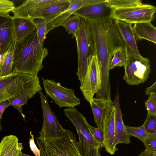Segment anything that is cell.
<instances>
[{
	"label": "cell",
	"instance_id": "2e32d148",
	"mask_svg": "<svg viewBox=\"0 0 156 156\" xmlns=\"http://www.w3.org/2000/svg\"><path fill=\"white\" fill-rule=\"evenodd\" d=\"M15 40L12 16L9 14H0V54L8 49Z\"/></svg>",
	"mask_w": 156,
	"mask_h": 156
},
{
	"label": "cell",
	"instance_id": "e575fe53",
	"mask_svg": "<svg viewBox=\"0 0 156 156\" xmlns=\"http://www.w3.org/2000/svg\"><path fill=\"white\" fill-rule=\"evenodd\" d=\"M89 126L95 139L101 144V148L104 147V137L102 131L99 128L93 127L90 125Z\"/></svg>",
	"mask_w": 156,
	"mask_h": 156
},
{
	"label": "cell",
	"instance_id": "30bf717a",
	"mask_svg": "<svg viewBox=\"0 0 156 156\" xmlns=\"http://www.w3.org/2000/svg\"><path fill=\"white\" fill-rule=\"evenodd\" d=\"M43 118L39 136L44 139L61 137L66 130L62 126L56 116L51 110L48 103L47 96L41 91L39 92Z\"/></svg>",
	"mask_w": 156,
	"mask_h": 156
},
{
	"label": "cell",
	"instance_id": "7a4b0ae2",
	"mask_svg": "<svg viewBox=\"0 0 156 156\" xmlns=\"http://www.w3.org/2000/svg\"><path fill=\"white\" fill-rule=\"evenodd\" d=\"M48 51L41 45L37 30L23 40L16 41L12 73H25L37 76L43 68V61Z\"/></svg>",
	"mask_w": 156,
	"mask_h": 156
},
{
	"label": "cell",
	"instance_id": "ba28073f",
	"mask_svg": "<svg viewBox=\"0 0 156 156\" xmlns=\"http://www.w3.org/2000/svg\"><path fill=\"white\" fill-rule=\"evenodd\" d=\"M124 80L128 84L137 85L144 83L148 78L151 71L148 58L134 56L127 58L124 66Z\"/></svg>",
	"mask_w": 156,
	"mask_h": 156
},
{
	"label": "cell",
	"instance_id": "603a6c76",
	"mask_svg": "<svg viewBox=\"0 0 156 156\" xmlns=\"http://www.w3.org/2000/svg\"><path fill=\"white\" fill-rule=\"evenodd\" d=\"M16 42L14 40L7 50L2 55V61L0 64V77L6 76L12 73Z\"/></svg>",
	"mask_w": 156,
	"mask_h": 156
},
{
	"label": "cell",
	"instance_id": "74e56055",
	"mask_svg": "<svg viewBox=\"0 0 156 156\" xmlns=\"http://www.w3.org/2000/svg\"><path fill=\"white\" fill-rule=\"evenodd\" d=\"M156 94V82H155L151 86L147 88L145 90L146 95H149L151 93Z\"/></svg>",
	"mask_w": 156,
	"mask_h": 156
},
{
	"label": "cell",
	"instance_id": "d6986e66",
	"mask_svg": "<svg viewBox=\"0 0 156 156\" xmlns=\"http://www.w3.org/2000/svg\"><path fill=\"white\" fill-rule=\"evenodd\" d=\"M93 1V0H70L68 8L47 24L46 35L54 28L62 26L64 22L80 7Z\"/></svg>",
	"mask_w": 156,
	"mask_h": 156
},
{
	"label": "cell",
	"instance_id": "8fae6325",
	"mask_svg": "<svg viewBox=\"0 0 156 156\" xmlns=\"http://www.w3.org/2000/svg\"><path fill=\"white\" fill-rule=\"evenodd\" d=\"M104 112L102 131L104 137V148L106 152L113 155L118 150L115 126V108L112 101H104Z\"/></svg>",
	"mask_w": 156,
	"mask_h": 156
},
{
	"label": "cell",
	"instance_id": "60d3db41",
	"mask_svg": "<svg viewBox=\"0 0 156 156\" xmlns=\"http://www.w3.org/2000/svg\"><path fill=\"white\" fill-rule=\"evenodd\" d=\"M0 120L1 119H0V131H1L2 129V127L1 126V121H0Z\"/></svg>",
	"mask_w": 156,
	"mask_h": 156
},
{
	"label": "cell",
	"instance_id": "d4e9b609",
	"mask_svg": "<svg viewBox=\"0 0 156 156\" xmlns=\"http://www.w3.org/2000/svg\"><path fill=\"white\" fill-rule=\"evenodd\" d=\"M103 101L94 98L90 103L95 122L97 128L102 131L104 105Z\"/></svg>",
	"mask_w": 156,
	"mask_h": 156
},
{
	"label": "cell",
	"instance_id": "836d02e7",
	"mask_svg": "<svg viewBox=\"0 0 156 156\" xmlns=\"http://www.w3.org/2000/svg\"><path fill=\"white\" fill-rule=\"evenodd\" d=\"M15 7L12 1L0 0V14H9Z\"/></svg>",
	"mask_w": 156,
	"mask_h": 156
},
{
	"label": "cell",
	"instance_id": "f35d334b",
	"mask_svg": "<svg viewBox=\"0 0 156 156\" xmlns=\"http://www.w3.org/2000/svg\"><path fill=\"white\" fill-rule=\"evenodd\" d=\"M138 156H156V151L145 150Z\"/></svg>",
	"mask_w": 156,
	"mask_h": 156
},
{
	"label": "cell",
	"instance_id": "6da1fadb",
	"mask_svg": "<svg viewBox=\"0 0 156 156\" xmlns=\"http://www.w3.org/2000/svg\"><path fill=\"white\" fill-rule=\"evenodd\" d=\"M89 21L100 77V87L95 98L103 101H110V63L117 50L125 49L124 44L115 20L112 18Z\"/></svg>",
	"mask_w": 156,
	"mask_h": 156
},
{
	"label": "cell",
	"instance_id": "9a60e30c",
	"mask_svg": "<svg viewBox=\"0 0 156 156\" xmlns=\"http://www.w3.org/2000/svg\"><path fill=\"white\" fill-rule=\"evenodd\" d=\"M58 0H27L12 11L13 17L31 20L38 11L56 2Z\"/></svg>",
	"mask_w": 156,
	"mask_h": 156
},
{
	"label": "cell",
	"instance_id": "1f68e13d",
	"mask_svg": "<svg viewBox=\"0 0 156 156\" xmlns=\"http://www.w3.org/2000/svg\"><path fill=\"white\" fill-rule=\"evenodd\" d=\"M142 126L148 133H156V116L147 114Z\"/></svg>",
	"mask_w": 156,
	"mask_h": 156
},
{
	"label": "cell",
	"instance_id": "e0dca14e",
	"mask_svg": "<svg viewBox=\"0 0 156 156\" xmlns=\"http://www.w3.org/2000/svg\"><path fill=\"white\" fill-rule=\"evenodd\" d=\"M113 104L115 108V126L116 144H129L130 136L127 133L121 112L118 92L115 96Z\"/></svg>",
	"mask_w": 156,
	"mask_h": 156
},
{
	"label": "cell",
	"instance_id": "7402d4cb",
	"mask_svg": "<svg viewBox=\"0 0 156 156\" xmlns=\"http://www.w3.org/2000/svg\"><path fill=\"white\" fill-rule=\"evenodd\" d=\"M132 28L136 39L156 44V28L151 22L136 23Z\"/></svg>",
	"mask_w": 156,
	"mask_h": 156
},
{
	"label": "cell",
	"instance_id": "277c9868",
	"mask_svg": "<svg viewBox=\"0 0 156 156\" xmlns=\"http://www.w3.org/2000/svg\"><path fill=\"white\" fill-rule=\"evenodd\" d=\"M36 140L40 156H81L76 136L69 130H66L61 137L44 139L39 136Z\"/></svg>",
	"mask_w": 156,
	"mask_h": 156
},
{
	"label": "cell",
	"instance_id": "9c48e42d",
	"mask_svg": "<svg viewBox=\"0 0 156 156\" xmlns=\"http://www.w3.org/2000/svg\"><path fill=\"white\" fill-rule=\"evenodd\" d=\"M46 96L51 98L60 108H74L80 104V99L76 96L74 90L66 88L54 80L42 78Z\"/></svg>",
	"mask_w": 156,
	"mask_h": 156
},
{
	"label": "cell",
	"instance_id": "f1b7e54d",
	"mask_svg": "<svg viewBox=\"0 0 156 156\" xmlns=\"http://www.w3.org/2000/svg\"><path fill=\"white\" fill-rule=\"evenodd\" d=\"M112 9L125 8L142 4L141 0H106Z\"/></svg>",
	"mask_w": 156,
	"mask_h": 156
},
{
	"label": "cell",
	"instance_id": "4316f807",
	"mask_svg": "<svg viewBox=\"0 0 156 156\" xmlns=\"http://www.w3.org/2000/svg\"><path fill=\"white\" fill-rule=\"evenodd\" d=\"M31 20L36 27L39 43L41 46L43 47L44 41L46 38L45 33L48 23L41 18H34Z\"/></svg>",
	"mask_w": 156,
	"mask_h": 156
},
{
	"label": "cell",
	"instance_id": "52a82bcc",
	"mask_svg": "<svg viewBox=\"0 0 156 156\" xmlns=\"http://www.w3.org/2000/svg\"><path fill=\"white\" fill-rule=\"evenodd\" d=\"M156 7L148 4L112 9V18L132 24L151 22L155 17Z\"/></svg>",
	"mask_w": 156,
	"mask_h": 156
},
{
	"label": "cell",
	"instance_id": "3957f363",
	"mask_svg": "<svg viewBox=\"0 0 156 156\" xmlns=\"http://www.w3.org/2000/svg\"><path fill=\"white\" fill-rule=\"evenodd\" d=\"M64 112L76 128L79 137L77 147L81 156H101V145L94 137L83 115L75 108L64 109Z\"/></svg>",
	"mask_w": 156,
	"mask_h": 156
},
{
	"label": "cell",
	"instance_id": "f546056e",
	"mask_svg": "<svg viewBox=\"0 0 156 156\" xmlns=\"http://www.w3.org/2000/svg\"><path fill=\"white\" fill-rule=\"evenodd\" d=\"M125 128L129 135L137 138L143 143L149 134L142 126L138 127H133L125 125Z\"/></svg>",
	"mask_w": 156,
	"mask_h": 156
},
{
	"label": "cell",
	"instance_id": "d6a6232c",
	"mask_svg": "<svg viewBox=\"0 0 156 156\" xmlns=\"http://www.w3.org/2000/svg\"><path fill=\"white\" fill-rule=\"evenodd\" d=\"M143 143L145 150L156 151V133H149Z\"/></svg>",
	"mask_w": 156,
	"mask_h": 156
},
{
	"label": "cell",
	"instance_id": "7c38bea8",
	"mask_svg": "<svg viewBox=\"0 0 156 156\" xmlns=\"http://www.w3.org/2000/svg\"><path fill=\"white\" fill-rule=\"evenodd\" d=\"M100 84L99 74L96 57L93 55L90 59L83 82L80 89L85 99L90 104L96 94Z\"/></svg>",
	"mask_w": 156,
	"mask_h": 156
},
{
	"label": "cell",
	"instance_id": "4dcf8cb0",
	"mask_svg": "<svg viewBox=\"0 0 156 156\" xmlns=\"http://www.w3.org/2000/svg\"><path fill=\"white\" fill-rule=\"evenodd\" d=\"M145 105L147 114L156 116V94L153 93L149 95Z\"/></svg>",
	"mask_w": 156,
	"mask_h": 156
},
{
	"label": "cell",
	"instance_id": "5b68a950",
	"mask_svg": "<svg viewBox=\"0 0 156 156\" xmlns=\"http://www.w3.org/2000/svg\"><path fill=\"white\" fill-rule=\"evenodd\" d=\"M41 87L37 76L16 73L0 77V102Z\"/></svg>",
	"mask_w": 156,
	"mask_h": 156
},
{
	"label": "cell",
	"instance_id": "b9f144b4",
	"mask_svg": "<svg viewBox=\"0 0 156 156\" xmlns=\"http://www.w3.org/2000/svg\"><path fill=\"white\" fill-rule=\"evenodd\" d=\"M1 54H0V55H1ZM2 55H1V56L0 57V64H1V62H2Z\"/></svg>",
	"mask_w": 156,
	"mask_h": 156
},
{
	"label": "cell",
	"instance_id": "83f0119b",
	"mask_svg": "<svg viewBox=\"0 0 156 156\" xmlns=\"http://www.w3.org/2000/svg\"><path fill=\"white\" fill-rule=\"evenodd\" d=\"M127 59L125 49L120 48L117 50L111 61L109 65L110 70L117 66H124Z\"/></svg>",
	"mask_w": 156,
	"mask_h": 156
},
{
	"label": "cell",
	"instance_id": "cb8c5ba5",
	"mask_svg": "<svg viewBox=\"0 0 156 156\" xmlns=\"http://www.w3.org/2000/svg\"><path fill=\"white\" fill-rule=\"evenodd\" d=\"M42 89L41 87H38L9 99L10 106L15 108L22 116L25 118V115L22 111V106L27 104L29 99L34 97L36 93H39Z\"/></svg>",
	"mask_w": 156,
	"mask_h": 156
},
{
	"label": "cell",
	"instance_id": "8d00e7d4",
	"mask_svg": "<svg viewBox=\"0 0 156 156\" xmlns=\"http://www.w3.org/2000/svg\"><path fill=\"white\" fill-rule=\"evenodd\" d=\"M10 106L9 100H5L0 102V119L2 118V115L5 109Z\"/></svg>",
	"mask_w": 156,
	"mask_h": 156
},
{
	"label": "cell",
	"instance_id": "484cf974",
	"mask_svg": "<svg viewBox=\"0 0 156 156\" xmlns=\"http://www.w3.org/2000/svg\"><path fill=\"white\" fill-rule=\"evenodd\" d=\"M81 17L72 14L62 24V26L69 34H72V37H75L80 26Z\"/></svg>",
	"mask_w": 156,
	"mask_h": 156
},
{
	"label": "cell",
	"instance_id": "ffe728a7",
	"mask_svg": "<svg viewBox=\"0 0 156 156\" xmlns=\"http://www.w3.org/2000/svg\"><path fill=\"white\" fill-rule=\"evenodd\" d=\"M14 39L20 41L36 30L32 20L20 17H12Z\"/></svg>",
	"mask_w": 156,
	"mask_h": 156
},
{
	"label": "cell",
	"instance_id": "4fadbf2b",
	"mask_svg": "<svg viewBox=\"0 0 156 156\" xmlns=\"http://www.w3.org/2000/svg\"><path fill=\"white\" fill-rule=\"evenodd\" d=\"M112 9L106 0H94L76 10L73 14L88 21L112 18Z\"/></svg>",
	"mask_w": 156,
	"mask_h": 156
},
{
	"label": "cell",
	"instance_id": "8992f818",
	"mask_svg": "<svg viewBox=\"0 0 156 156\" xmlns=\"http://www.w3.org/2000/svg\"><path fill=\"white\" fill-rule=\"evenodd\" d=\"M75 38L78 55V70L76 74L81 85L83 82L89 62L94 55L88 20L81 17L80 26Z\"/></svg>",
	"mask_w": 156,
	"mask_h": 156
},
{
	"label": "cell",
	"instance_id": "d590c367",
	"mask_svg": "<svg viewBox=\"0 0 156 156\" xmlns=\"http://www.w3.org/2000/svg\"><path fill=\"white\" fill-rule=\"evenodd\" d=\"M31 136L29 138V146L31 151L35 156H40V151L39 149L37 147L34 140V136L31 131L30 132Z\"/></svg>",
	"mask_w": 156,
	"mask_h": 156
},
{
	"label": "cell",
	"instance_id": "ab89813d",
	"mask_svg": "<svg viewBox=\"0 0 156 156\" xmlns=\"http://www.w3.org/2000/svg\"><path fill=\"white\" fill-rule=\"evenodd\" d=\"M19 156H29V155H27V154H24L21 151L20 154Z\"/></svg>",
	"mask_w": 156,
	"mask_h": 156
},
{
	"label": "cell",
	"instance_id": "44dd1931",
	"mask_svg": "<svg viewBox=\"0 0 156 156\" xmlns=\"http://www.w3.org/2000/svg\"><path fill=\"white\" fill-rule=\"evenodd\" d=\"M23 149L22 143L14 135L5 136L0 142V156H19Z\"/></svg>",
	"mask_w": 156,
	"mask_h": 156
},
{
	"label": "cell",
	"instance_id": "5bb4252c",
	"mask_svg": "<svg viewBox=\"0 0 156 156\" xmlns=\"http://www.w3.org/2000/svg\"><path fill=\"white\" fill-rule=\"evenodd\" d=\"M115 22L124 42L127 58L142 57L138 50L132 24L117 20H115Z\"/></svg>",
	"mask_w": 156,
	"mask_h": 156
},
{
	"label": "cell",
	"instance_id": "ac0fdd59",
	"mask_svg": "<svg viewBox=\"0 0 156 156\" xmlns=\"http://www.w3.org/2000/svg\"><path fill=\"white\" fill-rule=\"evenodd\" d=\"M70 3V0H58L56 2L38 11L34 14L32 19L42 18L48 24L66 10Z\"/></svg>",
	"mask_w": 156,
	"mask_h": 156
}]
</instances>
